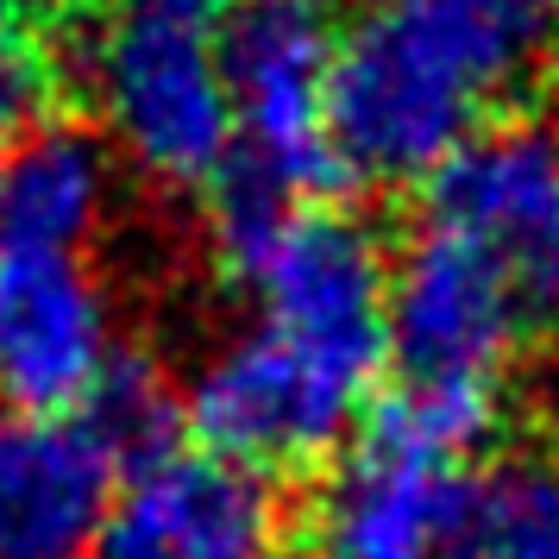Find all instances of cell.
Instances as JSON below:
<instances>
[{"label":"cell","instance_id":"cell-1","mask_svg":"<svg viewBox=\"0 0 559 559\" xmlns=\"http://www.w3.org/2000/svg\"><path fill=\"white\" fill-rule=\"evenodd\" d=\"M484 82L428 0H378L333 32L328 145L346 182H428L478 132Z\"/></svg>","mask_w":559,"mask_h":559},{"label":"cell","instance_id":"cell-2","mask_svg":"<svg viewBox=\"0 0 559 559\" xmlns=\"http://www.w3.org/2000/svg\"><path fill=\"white\" fill-rule=\"evenodd\" d=\"M88 82L107 114V132L145 177L195 189L227 170L239 132L221 51L202 26L120 13L88 45Z\"/></svg>","mask_w":559,"mask_h":559},{"label":"cell","instance_id":"cell-3","mask_svg":"<svg viewBox=\"0 0 559 559\" xmlns=\"http://www.w3.org/2000/svg\"><path fill=\"white\" fill-rule=\"evenodd\" d=\"M221 76L233 102V157L277 177L296 202L346 189L328 145L333 26L321 0H233L221 32Z\"/></svg>","mask_w":559,"mask_h":559},{"label":"cell","instance_id":"cell-4","mask_svg":"<svg viewBox=\"0 0 559 559\" xmlns=\"http://www.w3.org/2000/svg\"><path fill=\"white\" fill-rule=\"evenodd\" d=\"M428 227L472 239L503 271L522 333L559 346V139L509 120L478 127L428 177Z\"/></svg>","mask_w":559,"mask_h":559},{"label":"cell","instance_id":"cell-5","mask_svg":"<svg viewBox=\"0 0 559 559\" xmlns=\"http://www.w3.org/2000/svg\"><path fill=\"white\" fill-rule=\"evenodd\" d=\"M252 283L264 296V328L289 340L321 378L353 403L378 390L390 365V258L365 221L340 207H302Z\"/></svg>","mask_w":559,"mask_h":559},{"label":"cell","instance_id":"cell-6","mask_svg":"<svg viewBox=\"0 0 559 559\" xmlns=\"http://www.w3.org/2000/svg\"><path fill=\"white\" fill-rule=\"evenodd\" d=\"M472 484V465L353 440V453L283 497L277 559H433L465 528Z\"/></svg>","mask_w":559,"mask_h":559},{"label":"cell","instance_id":"cell-7","mask_svg":"<svg viewBox=\"0 0 559 559\" xmlns=\"http://www.w3.org/2000/svg\"><path fill=\"white\" fill-rule=\"evenodd\" d=\"M353 396L333 378H321L289 340L271 328L233 340L214 358L189 396V428L195 447L227 459L252 478L308 484L340 459Z\"/></svg>","mask_w":559,"mask_h":559},{"label":"cell","instance_id":"cell-8","mask_svg":"<svg viewBox=\"0 0 559 559\" xmlns=\"http://www.w3.org/2000/svg\"><path fill=\"white\" fill-rule=\"evenodd\" d=\"M522 314L503 271L447 227H428L390 258V365L403 383L503 390L522 353Z\"/></svg>","mask_w":559,"mask_h":559},{"label":"cell","instance_id":"cell-9","mask_svg":"<svg viewBox=\"0 0 559 559\" xmlns=\"http://www.w3.org/2000/svg\"><path fill=\"white\" fill-rule=\"evenodd\" d=\"M107 296L76 252H0V403L70 421L107 365Z\"/></svg>","mask_w":559,"mask_h":559},{"label":"cell","instance_id":"cell-10","mask_svg":"<svg viewBox=\"0 0 559 559\" xmlns=\"http://www.w3.org/2000/svg\"><path fill=\"white\" fill-rule=\"evenodd\" d=\"M114 472L70 421L0 415V559H88Z\"/></svg>","mask_w":559,"mask_h":559},{"label":"cell","instance_id":"cell-11","mask_svg":"<svg viewBox=\"0 0 559 559\" xmlns=\"http://www.w3.org/2000/svg\"><path fill=\"white\" fill-rule=\"evenodd\" d=\"M120 522L164 559H277L283 497L207 447H182L127 490Z\"/></svg>","mask_w":559,"mask_h":559},{"label":"cell","instance_id":"cell-12","mask_svg":"<svg viewBox=\"0 0 559 559\" xmlns=\"http://www.w3.org/2000/svg\"><path fill=\"white\" fill-rule=\"evenodd\" d=\"M107 207V145L45 120L0 145V252H76Z\"/></svg>","mask_w":559,"mask_h":559},{"label":"cell","instance_id":"cell-13","mask_svg":"<svg viewBox=\"0 0 559 559\" xmlns=\"http://www.w3.org/2000/svg\"><path fill=\"white\" fill-rule=\"evenodd\" d=\"M182 421H189V408L177 403L170 378L145 353H107L88 396L70 415V428L107 459L114 478L127 484H139L170 453H182Z\"/></svg>","mask_w":559,"mask_h":559},{"label":"cell","instance_id":"cell-14","mask_svg":"<svg viewBox=\"0 0 559 559\" xmlns=\"http://www.w3.org/2000/svg\"><path fill=\"white\" fill-rule=\"evenodd\" d=\"M453 559H559V453L503 459L478 472Z\"/></svg>","mask_w":559,"mask_h":559},{"label":"cell","instance_id":"cell-15","mask_svg":"<svg viewBox=\"0 0 559 559\" xmlns=\"http://www.w3.org/2000/svg\"><path fill=\"white\" fill-rule=\"evenodd\" d=\"M484 95L528 82L559 45V0H428Z\"/></svg>","mask_w":559,"mask_h":559},{"label":"cell","instance_id":"cell-16","mask_svg":"<svg viewBox=\"0 0 559 559\" xmlns=\"http://www.w3.org/2000/svg\"><path fill=\"white\" fill-rule=\"evenodd\" d=\"M302 214V202L283 189L277 177H264L246 157H227V170L207 182V221H214V252L233 277H258V264L271 258L283 227Z\"/></svg>","mask_w":559,"mask_h":559},{"label":"cell","instance_id":"cell-17","mask_svg":"<svg viewBox=\"0 0 559 559\" xmlns=\"http://www.w3.org/2000/svg\"><path fill=\"white\" fill-rule=\"evenodd\" d=\"M57 95H63V63L51 57V45L20 20H0V145L45 127L57 114Z\"/></svg>","mask_w":559,"mask_h":559},{"label":"cell","instance_id":"cell-18","mask_svg":"<svg viewBox=\"0 0 559 559\" xmlns=\"http://www.w3.org/2000/svg\"><path fill=\"white\" fill-rule=\"evenodd\" d=\"M120 13H139V20H170V26H202L233 13V0H120Z\"/></svg>","mask_w":559,"mask_h":559},{"label":"cell","instance_id":"cell-19","mask_svg":"<svg viewBox=\"0 0 559 559\" xmlns=\"http://www.w3.org/2000/svg\"><path fill=\"white\" fill-rule=\"evenodd\" d=\"M88 559H164V554H157L152 540L132 528V522H120V515H114V522H107V534L95 540V554H88Z\"/></svg>","mask_w":559,"mask_h":559},{"label":"cell","instance_id":"cell-20","mask_svg":"<svg viewBox=\"0 0 559 559\" xmlns=\"http://www.w3.org/2000/svg\"><path fill=\"white\" fill-rule=\"evenodd\" d=\"M540 428L554 433L547 447L559 453V346H554V358H547V371H540Z\"/></svg>","mask_w":559,"mask_h":559},{"label":"cell","instance_id":"cell-21","mask_svg":"<svg viewBox=\"0 0 559 559\" xmlns=\"http://www.w3.org/2000/svg\"><path fill=\"white\" fill-rule=\"evenodd\" d=\"M32 7H45V0H0V20H20V13H32Z\"/></svg>","mask_w":559,"mask_h":559}]
</instances>
